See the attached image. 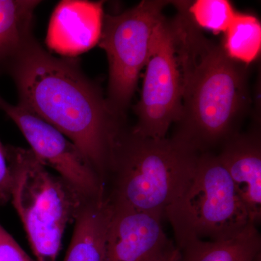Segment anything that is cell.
I'll return each mask as SVG.
<instances>
[{"label":"cell","mask_w":261,"mask_h":261,"mask_svg":"<svg viewBox=\"0 0 261 261\" xmlns=\"http://www.w3.org/2000/svg\"><path fill=\"white\" fill-rule=\"evenodd\" d=\"M7 67L18 105L73 142L104 182L123 126L100 90L75 63L51 56L34 39Z\"/></svg>","instance_id":"cell-1"},{"label":"cell","mask_w":261,"mask_h":261,"mask_svg":"<svg viewBox=\"0 0 261 261\" xmlns=\"http://www.w3.org/2000/svg\"><path fill=\"white\" fill-rule=\"evenodd\" d=\"M173 3L182 99L173 137L205 153L239 132L237 126L248 103L246 68L201 33L189 13V2Z\"/></svg>","instance_id":"cell-2"},{"label":"cell","mask_w":261,"mask_h":261,"mask_svg":"<svg viewBox=\"0 0 261 261\" xmlns=\"http://www.w3.org/2000/svg\"><path fill=\"white\" fill-rule=\"evenodd\" d=\"M199 154L173 137L154 140L123 128L113 147L108 199L164 219L193 177Z\"/></svg>","instance_id":"cell-3"},{"label":"cell","mask_w":261,"mask_h":261,"mask_svg":"<svg viewBox=\"0 0 261 261\" xmlns=\"http://www.w3.org/2000/svg\"><path fill=\"white\" fill-rule=\"evenodd\" d=\"M11 168L10 200L36 261H56L65 230L88 199L51 173L30 149L6 146Z\"/></svg>","instance_id":"cell-4"},{"label":"cell","mask_w":261,"mask_h":261,"mask_svg":"<svg viewBox=\"0 0 261 261\" xmlns=\"http://www.w3.org/2000/svg\"><path fill=\"white\" fill-rule=\"evenodd\" d=\"M176 247L193 240L231 238L250 224L248 213L218 154H199L185 191L166 211Z\"/></svg>","instance_id":"cell-5"},{"label":"cell","mask_w":261,"mask_h":261,"mask_svg":"<svg viewBox=\"0 0 261 261\" xmlns=\"http://www.w3.org/2000/svg\"><path fill=\"white\" fill-rule=\"evenodd\" d=\"M171 1L143 0L121 14L104 15L99 47L109 63L108 106L116 116H123L148 58L151 37Z\"/></svg>","instance_id":"cell-6"},{"label":"cell","mask_w":261,"mask_h":261,"mask_svg":"<svg viewBox=\"0 0 261 261\" xmlns=\"http://www.w3.org/2000/svg\"><path fill=\"white\" fill-rule=\"evenodd\" d=\"M140 101L135 107L137 124L132 128L147 138H166L181 114L182 82L173 20L162 16L151 37Z\"/></svg>","instance_id":"cell-7"},{"label":"cell","mask_w":261,"mask_h":261,"mask_svg":"<svg viewBox=\"0 0 261 261\" xmlns=\"http://www.w3.org/2000/svg\"><path fill=\"white\" fill-rule=\"evenodd\" d=\"M0 109L15 122L30 149L47 168L88 200L106 196L104 182L76 145L60 130L20 105L0 97Z\"/></svg>","instance_id":"cell-8"},{"label":"cell","mask_w":261,"mask_h":261,"mask_svg":"<svg viewBox=\"0 0 261 261\" xmlns=\"http://www.w3.org/2000/svg\"><path fill=\"white\" fill-rule=\"evenodd\" d=\"M112 205L107 233V261H160L176 247L163 231L162 218Z\"/></svg>","instance_id":"cell-9"},{"label":"cell","mask_w":261,"mask_h":261,"mask_svg":"<svg viewBox=\"0 0 261 261\" xmlns=\"http://www.w3.org/2000/svg\"><path fill=\"white\" fill-rule=\"evenodd\" d=\"M103 18L102 2H61L49 21L48 47L61 56H80L99 43Z\"/></svg>","instance_id":"cell-10"},{"label":"cell","mask_w":261,"mask_h":261,"mask_svg":"<svg viewBox=\"0 0 261 261\" xmlns=\"http://www.w3.org/2000/svg\"><path fill=\"white\" fill-rule=\"evenodd\" d=\"M220 161L255 225L261 219V141L258 130L231 136L222 145Z\"/></svg>","instance_id":"cell-11"},{"label":"cell","mask_w":261,"mask_h":261,"mask_svg":"<svg viewBox=\"0 0 261 261\" xmlns=\"http://www.w3.org/2000/svg\"><path fill=\"white\" fill-rule=\"evenodd\" d=\"M113 213L108 197L86 202L75 219L63 261H107V233Z\"/></svg>","instance_id":"cell-12"},{"label":"cell","mask_w":261,"mask_h":261,"mask_svg":"<svg viewBox=\"0 0 261 261\" xmlns=\"http://www.w3.org/2000/svg\"><path fill=\"white\" fill-rule=\"evenodd\" d=\"M261 238L250 223L232 238L216 241L193 240L180 248L179 261H255L260 255Z\"/></svg>","instance_id":"cell-13"},{"label":"cell","mask_w":261,"mask_h":261,"mask_svg":"<svg viewBox=\"0 0 261 261\" xmlns=\"http://www.w3.org/2000/svg\"><path fill=\"white\" fill-rule=\"evenodd\" d=\"M40 3L36 0H0V66H8L33 39V15Z\"/></svg>","instance_id":"cell-14"},{"label":"cell","mask_w":261,"mask_h":261,"mask_svg":"<svg viewBox=\"0 0 261 261\" xmlns=\"http://www.w3.org/2000/svg\"><path fill=\"white\" fill-rule=\"evenodd\" d=\"M225 33L222 47L231 59L246 65L257 59L261 49V25L256 17L236 13Z\"/></svg>","instance_id":"cell-15"},{"label":"cell","mask_w":261,"mask_h":261,"mask_svg":"<svg viewBox=\"0 0 261 261\" xmlns=\"http://www.w3.org/2000/svg\"><path fill=\"white\" fill-rule=\"evenodd\" d=\"M188 12L198 28L211 31L215 34L226 32L236 12L226 0H197L189 3Z\"/></svg>","instance_id":"cell-16"},{"label":"cell","mask_w":261,"mask_h":261,"mask_svg":"<svg viewBox=\"0 0 261 261\" xmlns=\"http://www.w3.org/2000/svg\"><path fill=\"white\" fill-rule=\"evenodd\" d=\"M0 261H36L29 257L14 238L0 225Z\"/></svg>","instance_id":"cell-17"},{"label":"cell","mask_w":261,"mask_h":261,"mask_svg":"<svg viewBox=\"0 0 261 261\" xmlns=\"http://www.w3.org/2000/svg\"><path fill=\"white\" fill-rule=\"evenodd\" d=\"M12 181L13 177L7 147L0 141V205L10 201Z\"/></svg>","instance_id":"cell-18"},{"label":"cell","mask_w":261,"mask_h":261,"mask_svg":"<svg viewBox=\"0 0 261 261\" xmlns=\"http://www.w3.org/2000/svg\"><path fill=\"white\" fill-rule=\"evenodd\" d=\"M180 260V251L177 247L170 252L168 255H166L164 258L160 261H179Z\"/></svg>","instance_id":"cell-19"},{"label":"cell","mask_w":261,"mask_h":261,"mask_svg":"<svg viewBox=\"0 0 261 261\" xmlns=\"http://www.w3.org/2000/svg\"><path fill=\"white\" fill-rule=\"evenodd\" d=\"M255 261H261V255H259V256L257 257L256 260Z\"/></svg>","instance_id":"cell-20"}]
</instances>
